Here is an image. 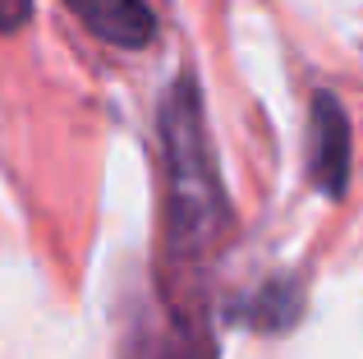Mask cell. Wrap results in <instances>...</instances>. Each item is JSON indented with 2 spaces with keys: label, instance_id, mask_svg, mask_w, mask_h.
<instances>
[{
  "label": "cell",
  "instance_id": "cell-1",
  "mask_svg": "<svg viewBox=\"0 0 363 359\" xmlns=\"http://www.w3.org/2000/svg\"><path fill=\"white\" fill-rule=\"evenodd\" d=\"M313 175H318L322 194L340 198L345 194V180H350V120L345 111H340L336 97H327V92H318V101H313Z\"/></svg>",
  "mask_w": 363,
  "mask_h": 359
},
{
  "label": "cell",
  "instance_id": "cell-3",
  "mask_svg": "<svg viewBox=\"0 0 363 359\" xmlns=\"http://www.w3.org/2000/svg\"><path fill=\"white\" fill-rule=\"evenodd\" d=\"M28 5H33V0H0V28L23 23V18H28Z\"/></svg>",
  "mask_w": 363,
  "mask_h": 359
},
{
  "label": "cell",
  "instance_id": "cell-2",
  "mask_svg": "<svg viewBox=\"0 0 363 359\" xmlns=\"http://www.w3.org/2000/svg\"><path fill=\"white\" fill-rule=\"evenodd\" d=\"M69 9L111 46L138 51L157 37V14L147 0H69Z\"/></svg>",
  "mask_w": 363,
  "mask_h": 359
}]
</instances>
